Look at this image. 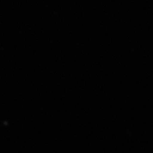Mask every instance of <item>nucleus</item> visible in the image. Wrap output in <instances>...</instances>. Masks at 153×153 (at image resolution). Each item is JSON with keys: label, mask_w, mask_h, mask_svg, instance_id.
<instances>
[]
</instances>
